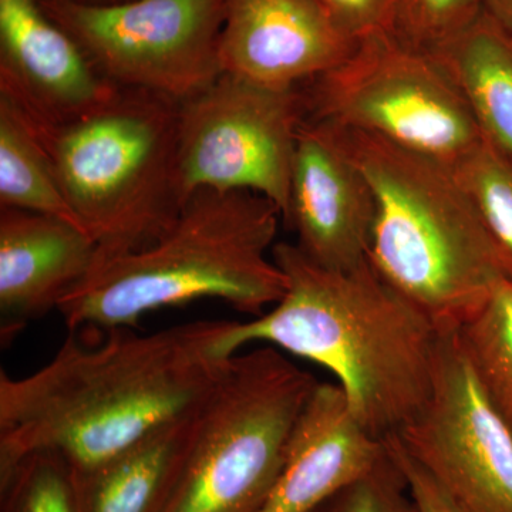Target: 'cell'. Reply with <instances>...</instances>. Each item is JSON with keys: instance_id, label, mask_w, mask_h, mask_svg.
I'll return each mask as SVG.
<instances>
[{"instance_id": "obj_1", "label": "cell", "mask_w": 512, "mask_h": 512, "mask_svg": "<svg viewBox=\"0 0 512 512\" xmlns=\"http://www.w3.org/2000/svg\"><path fill=\"white\" fill-rule=\"evenodd\" d=\"M229 320H195L140 335L79 330L45 366L0 373V478L39 450L93 470L151 431L200 409L229 359Z\"/></svg>"}, {"instance_id": "obj_2", "label": "cell", "mask_w": 512, "mask_h": 512, "mask_svg": "<svg viewBox=\"0 0 512 512\" xmlns=\"http://www.w3.org/2000/svg\"><path fill=\"white\" fill-rule=\"evenodd\" d=\"M272 258L286 278L284 296L254 319L231 322L225 355L259 342L311 360L338 379L373 436L399 433L429 399L444 332L369 259L345 271L323 268L288 242L274 245Z\"/></svg>"}, {"instance_id": "obj_3", "label": "cell", "mask_w": 512, "mask_h": 512, "mask_svg": "<svg viewBox=\"0 0 512 512\" xmlns=\"http://www.w3.org/2000/svg\"><path fill=\"white\" fill-rule=\"evenodd\" d=\"M281 218L254 192H195L151 244L97 255L56 311L70 332L134 328L147 313L198 299L256 318L285 293L284 272L268 256Z\"/></svg>"}, {"instance_id": "obj_4", "label": "cell", "mask_w": 512, "mask_h": 512, "mask_svg": "<svg viewBox=\"0 0 512 512\" xmlns=\"http://www.w3.org/2000/svg\"><path fill=\"white\" fill-rule=\"evenodd\" d=\"M330 126L375 194L370 264L441 332H456L508 279L453 168L382 137Z\"/></svg>"}, {"instance_id": "obj_5", "label": "cell", "mask_w": 512, "mask_h": 512, "mask_svg": "<svg viewBox=\"0 0 512 512\" xmlns=\"http://www.w3.org/2000/svg\"><path fill=\"white\" fill-rule=\"evenodd\" d=\"M15 110L49 158L97 255L146 247L170 227L181 208L178 101L119 87L70 120L52 123Z\"/></svg>"}, {"instance_id": "obj_6", "label": "cell", "mask_w": 512, "mask_h": 512, "mask_svg": "<svg viewBox=\"0 0 512 512\" xmlns=\"http://www.w3.org/2000/svg\"><path fill=\"white\" fill-rule=\"evenodd\" d=\"M318 380L274 346L238 352L202 404L187 467L164 512H261Z\"/></svg>"}, {"instance_id": "obj_7", "label": "cell", "mask_w": 512, "mask_h": 512, "mask_svg": "<svg viewBox=\"0 0 512 512\" xmlns=\"http://www.w3.org/2000/svg\"><path fill=\"white\" fill-rule=\"evenodd\" d=\"M309 119L382 137L454 165L483 140L473 111L430 53L390 32L302 86Z\"/></svg>"}, {"instance_id": "obj_8", "label": "cell", "mask_w": 512, "mask_h": 512, "mask_svg": "<svg viewBox=\"0 0 512 512\" xmlns=\"http://www.w3.org/2000/svg\"><path fill=\"white\" fill-rule=\"evenodd\" d=\"M308 116L301 87L274 89L222 73L178 110L177 191L261 195L286 221L299 128Z\"/></svg>"}, {"instance_id": "obj_9", "label": "cell", "mask_w": 512, "mask_h": 512, "mask_svg": "<svg viewBox=\"0 0 512 512\" xmlns=\"http://www.w3.org/2000/svg\"><path fill=\"white\" fill-rule=\"evenodd\" d=\"M94 69L124 89L191 99L222 74L224 0H39Z\"/></svg>"}, {"instance_id": "obj_10", "label": "cell", "mask_w": 512, "mask_h": 512, "mask_svg": "<svg viewBox=\"0 0 512 512\" xmlns=\"http://www.w3.org/2000/svg\"><path fill=\"white\" fill-rule=\"evenodd\" d=\"M394 437L458 512H512V434L457 332L444 333L429 399Z\"/></svg>"}, {"instance_id": "obj_11", "label": "cell", "mask_w": 512, "mask_h": 512, "mask_svg": "<svg viewBox=\"0 0 512 512\" xmlns=\"http://www.w3.org/2000/svg\"><path fill=\"white\" fill-rule=\"evenodd\" d=\"M376 200L335 128L306 117L299 128L286 221L298 248L323 268H356L367 261Z\"/></svg>"}, {"instance_id": "obj_12", "label": "cell", "mask_w": 512, "mask_h": 512, "mask_svg": "<svg viewBox=\"0 0 512 512\" xmlns=\"http://www.w3.org/2000/svg\"><path fill=\"white\" fill-rule=\"evenodd\" d=\"M316 0H224L222 73L295 89L345 62L357 46Z\"/></svg>"}, {"instance_id": "obj_13", "label": "cell", "mask_w": 512, "mask_h": 512, "mask_svg": "<svg viewBox=\"0 0 512 512\" xmlns=\"http://www.w3.org/2000/svg\"><path fill=\"white\" fill-rule=\"evenodd\" d=\"M117 89L39 0H0V97L20 113L52 123L70 120Z\"/></svg>"}, {"instance_id": "obj_14", "label": "cell", "mask_w": 512, "mask_h": 512, "mask_svg": "<svg viewBox=\"0 0 512 512\" xmlns=\"http://www.w3.org/2000/svg\"><path fill=\"white\" fill-rule=\"evenodd\" d=\"M386 454V440L357 420L342 387L319 383L296 420L284 467L261 512H316Z\"/></svg>"}, {"instance_id": "obj_15", "label": "cell", "mask_w": 512, "mask_h": 512, "mask_svg": "<svg viewBox=\"0 0 512 512\" xmlns=\"http://www.w3.org/2000/svg\"><path fill=\"white\" fill-rule=\"evenodd\" d=\"M96 242L70 222L36 212L0 211V313L3 342L57 309L92 271Z\"/></svg>"}, {"instance_id": "obj_16", "label": "cell", "mask_w": 512, "mask_h": 512, "mask_svg": "<svg viewBox=\"0 0 512 512\" xmlns=\"http://www.w3.org/2000/svg\"><path fill=\"white\" fill-rule=\"evenodd\" d=\"M201 407L93 470H74L80 511L164 512L187 467Z\"/></svg>"}, {"instance_id": "obj_17", "label": "cell", "mask_w": 512, "mask_h": 512, "mask_svg": "<svg viewBox=\"0 0 512 512\" xmlns=\"http://www.w3.org/2000/svg\"><path fill=\"white\" fill-rule=\"evenodd\" d=\"M463 94L485 137L512 154V36L487 12L430 53Z\"/></svg>"}, {"instance_id": "obj_18", "label": "cell", "mask_w": 512, "mask_h": 512, "mask_svg": "<svg viewBox=\"0 0 512 512\" xmlns=\"http://www.w3.org/2000/svg\"><path fill=\"white\" fill-rule=\"evenodd\" d=\"M0 207L49 215L83 229L39 141L15 107L2 97Z\"/></svg>"}, {"instance_id": "obj_19", "label": "cell", "mask_w": 512, "mask_h": 512, "mask_svg": "<svg viewBox=\"0 0 512 512\" xmlns=\"http://www.w3.org/2000/svg\"><path fill=\"white\" fill-rule=\"evenodd\" d=\"M481 389L512 434V284L504 281L456 330Z\"/></svg>"}, {"instance_id": "obj_20", "label": "cell", "mask_w": 512, "mask_h": 512, "mask_svg": "<svg viewBox=\"0 0 512 512\" xmlns=\"http://www.w3.org/2000/svg\"><path fill=\"white\" fill-rule=\"evenodd\" d=\"M451 168L476 207L512 284V154L483 136Z\"/></svg>"}, {"instance_id": "obj_21", "label": "cell", "mask_w": 512, "mask_h": 512, "mask_svg": "<svg viewBox=\"0 0 512 512\" xmlns=\"http://www.w3.org/2000/svg\"><path fill=\"white\" fill-rule=\"evenodd\" d=\"M0 512H82L72 464L53 450L23 457L0 478Z\"/></svg>"}, {"instance_id": "obj_22", "label": "cell", "mask_w": 512, "mask_h": 512, "mask_svg": "<svg viewBox=\"0 0 512 512\" xmlns=\"http://www.w3.org/2000/svg\"><path fill=\"white\" fill-rule=\"evenodd\" d=\"M483 0H396L390 33L404 45L431 53L470 28Z\"/></svg>"}, {"instance_id": "obj_23", "label": "cell", "mask_w": 512, "mask_h": 512, "mask_svg": "<svg viewBox=\"0 0 512 512\" xmlns=\"http://www.w3.org/2000/svg\"><path fill=\"white\" fill-rule=\"evenodd\" d=\"M316 512L420 511L403 471L387 447L386 457L370 473L333 495Z\"/></svg>"}, {"instance_id": "obj_24", "label": "cell", "mask_w": 512, "mask_h": 512, "mask_svg": "<svg viewBox=\"0 0 512 512\" xmlns=\"http://www.w3.org/2000/svg\"><path fill=\"white\" fill-rule=\"evenodd\" d=\"M320 8L350 39L392 30L396 0H316Z\"/></svg>"}, {"instance_id": "obj_25", "label": "cell", "mask_w": 512, "mask_h": 512, "mask_svg": "<svg viewBox=\"0 0 512 512\" xmlns=\"http://www.w3.org/2000/svg\"><path fill=\"white\" fill-rule=\"evenodd\" d=\"M386 443L397 466L406 477L410 494L420 512H458L436 481L404 450L396 437H387Z\"/></svg>"}, {"instance_id": "obj_26", "label": "cell", "mask_w": 512, "mask_h": 512, "mask_svg": "<svg viewBox=\"0 0 512 512\" xmlns=\"http://www.w3.org/2000/svg\"><path fill=\"white\" fill-rule=\"evenodd\" d=\"M484 10L512 36V0H483Z\"/></svg>"}, {"instance_id": "obj_27", "label": "cell", "mask_w": 512, "mask_h": 512, "mask_svg": "<svg viewBox=\"0 0 512 512\" xmlns=\"http://www.w3.org/2000/svg\"><path fill=\"white\" fill-rule=\"evenodd\" d=\"M82 2H90V3H113V2H121V0H82Z\"/></svg>"}]
</instances>
